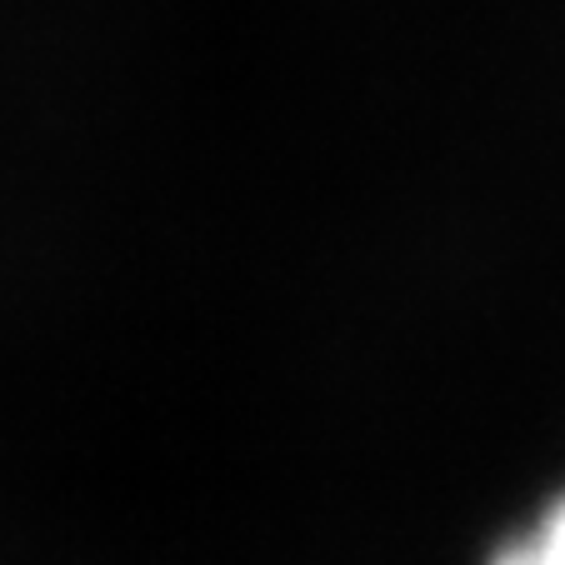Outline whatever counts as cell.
Instances as JSON below:
<instances>
[{"instance_id": "1", "label": "cell", "mask_w": 565, "mask_h": 565, "mask_svg": "<svg viewBox=\"0 0 565 565\" xmlns=\"http://www.w3.org/2000/svg\"><path fill=\"white\" fill-rule=\"evenodd\" d=\"M491 565H565V495H555L515 541H505Z\"/></svg>"}]
</instances>
